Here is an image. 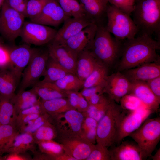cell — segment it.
Here are the masks:
<instances>
[{
	"mask_svg": "<svg viewBox=\"0 0 160 160\" xmlns=\"http://www.w3.org/2000/svg\"><path fill=\"white\" fill-rule=\"evenodd\" d=\"M160 48V41L148 35H139L124 40L118 67L119 71L159 60L157 51Z\"/></svg>",
	"mask_w": 160,
	"mask_h": 160,
	"instance_id": "cell-1",
	"label": "cell"
},
{
	"mask_svg": "<svg viewBox=\"0 0 160 160\" xmlns=\"http://www.w3.org/2000/svg\"><path fill=\"white\" fill-rule=\"evenodd\" d=\"M139 35L160 37V0H140L131 13Z\"/></svg>",
	"mask_w": 160,
	"mask_h": 160,
	"instance_id": "cell-2",
	"label": "cell"
},
{
	"mask_svg": "<svg viewBox=\"0 0 160 160\" xmlns=\"http://www.w3.org/2000/svg\"><path fill=\"white\" fill-rule=\"evenodd\" d=\"M124 41L113 37L105 25H99L87 49L98 61L108 68L120 56Z\"/></svg>",
	"mask_w": 160,
	"mask_h": 160,
	"instance_id": "cell-3",
	"label": "cell"
},
{
	"mask_svg": "<svg viewBox=\"0 0 160 160\" xmlns=\"http://www.w3.org/2000/svg\"><path fill=\"white\" fill-rule=\"evenodd\" d=\"M106 17V28L117 39H132L138 34L137 27L130 16L114 5L108 4Z\"/></svg>",
	"mask_w": 160,
	"mask_h": 160,
	"instance_id": "cell-4",
	"label": "cell"
},
{
	"mask_svg": "<svg viewBox=\"0 0 160 160\" xmlns=\"http://www.w3.org/2000/svg\"><path fill=\"white\" fill-rule=\"evenodd\" d=\"M129 136L139 147L144 159L151 156L160 140V118L147 119Z\"/></svg>",
	"mask_w": 160,
	"mask_h": 160,
	"instance_id": "cell-5",
	"label": "cell"
},
{
	"mask_svg": "<svg viewBox=\"0 0 160 160\" xmlns=\"http://www.w3.org/2000/svg\"><path fill=\"white\" fill-rule=\"evenodd\" d=\"M110 100L108 108L98 122L96 129V141L107 148L115 142L118 123L123 110L120 105Z\"/></svg>",
	"mask_w": 160,
	"mask_h": 160,
	"instance_id": "cell-6",
	"label": "cell"
},
{
	"mask_svg": "<svg viewBox=\"0 0 160 160\" xmlns=\"http://www.w3.org/2000/svg\"><path fill=\"white\" fill-rule=\"evenodd\" d=\"M85 116L75 109L50 115L49 120L56 130L57 137L81 136Z\"/></svg>",
	"mask_w": 160,
	"mask_h": 160,
	"instance_id": "cell-7",
	"label": "cell"
},
{
	"mask_svg": "<svg viewBox=\"0 0 160 160\" xmlns=\"http://www.w3.org/2000/svg\"><path fill=\"white\" fill-rule=\"evenodd\" d=\"M154 111L146 108L133 111L123 109L118 123L115 142L120 143L123 139L137 129Z\"/></svg>",
	"mask_w": 160,
	"mask_h": 160,
	"instance_id": "cell-8",
	"label": "cell"
},
{
	"mask_svg": "<svg viewBox=\"0 0 160 160\" xmlns=\"http://www.w3.org/2000/svg\"><path fill=\"white\" fill-rule=\"evenodd\" d=\"M49 57L48 49H37L22 73L18 92L25 90L30 86H33L44 75Z\"/></svg>",
	"mask_w": 160,
	"mask_h": 160,
	"instance_id": "cell-9",
	"label": "cell"
},
{
	"mask_svg": "<svg viewBox=\"0 0 160 160\" xmlns=\"http://www.w3.org/2000/svg\"><path fill=\"white\" fill-rule=\"evenodd\" d=\"M0 16V32L8 40L13 41L20 36L25 17L11 7L5 1Z\"/></svg>",
	"mask_w": 160,
	"mask_h": 160,
	"instance_id": "cell-10",
	"label": "cell"
},
{
	"mask_svg": "<svg viewBox=\"0 0 160 160\" xmlns=\"http://www.w3.org/2000/svg\"><path fill=\"white\" fill-rule=\"evenodd\" d=\"M57 31L48 26L31 21H25L20 36L27 44L42 45L51 42Z\"/></svg>",
	"mask_w": 160,
	"mask_h": 160,
	"instance_id": "cell-11",
	"label": "cell"
},
{
	"mask_svg": "<svg viewBox=\"0 0 160 160\" xmlns=\"http://www.w3.org/2000/svg\"><path fill=\"white\" fill-rule=\"evenodd\" d=\"M131 84V82L118 71L108 75L104 84L103 92L106 93L110 99L119 103L123 96L129 93Z\"/></svg>",
	"mask_w": 160,
	"mask_h": 160,
	"instance_id": "cell-12",
	"label": "cell"
},
{
	"mask_svg": "<svg viewBox=\"0 0 160 160\" xmlns=\"http://www.w3.org/2000/svg\"><path fill=\"white\" fill-rule=\"evenodd\" d=\"M65 153L76 160H86L90 155L95 144L81 136L58 138Z\"/></svg>",
	"mask_w": 160,
	"mask_h": 160,
	"instance_id": "cell-13",
	"label": "cell"
},
{
	"mask_svg": "<svg viewBox=\"0 0 160 160\" xmlns=\"http://www.w3.org/2000/svg\"><path fill=\"white\" fill-rule=\"evenodd\" d=\"M37 49L27 44L16 46L8 49L9 59L8 66L19 81L23 71Z\"/></svg>",
	"mask_w": 160,
	"mask_h": 160,
	"instance_id": "cell-14",
	"label": "cell"
},
{
	"mask_svg": "<svg viewBox=\"0 0 160 160\" xmlns=\"http://www.w3.org/2000/svg\"><path fill=\"white\" fill-rule=\"evenodd\" d=\"M68 18L56 0H49L41 12L30 20L44 25L57 27Z\"/></svg>",
	"mask_w": 160,
	"mask_h": 160,
	"instance_id": "cell-15",
	"label": "cell"
},
{
	"mask_svg": "<svg viewBox=\"0 0 160 160\" xmlns=\"http://www.w3.org/2000/svg\"><path fill=\"white\" fill-rule=\"evenodd\" d=\"M63 22V25L57 31L55 37L50 42L55 44L62 45L68 39L84 28L95 23L87 16L78 18H68Z\"/></svg>",
	"mask_w": 160,
	"mask_h": 160,
	"instance_id": "cell-16",
	"label": "cell"
},
{
	"mask_svg": "<svg viewBox=\"0 0 160 160\" xmlns=\"http://www.w3.org/2000/svg\"><path fill=\"white\" fill-rule=\"evenodd\" d=\"M49 57L69 73L76 74L78 55L64 45L49 43Z\"/></svg>",
	"mask_w": 160,
	"mask_h": 160,
	"instance_id": "cell-17",
	"label": "cell"
},
{
	"mask_svg": "<svg viewBox=\"0 0 160 160\" xmlns=\"http://www.w3.org/2000/svg\"><path fill=\"white\" fill-rule=\"evenodd\" d=\"M97 27L95 23L88 25L61 45L78 55L83 50L89 48L94 38Z\"/></svg>",
	"mask_w": 160,
	"mask_h": 160,
	"instance_id": "cell-18",
	"label": "cell"
},
{
	"mask_svg": "<svg viewBox=\"0 0 160 160\" xmlns=\"http://www.w3.org/2000/svg\"><path fill=\"white\" fill-rule=\"evenodd\" d=\"M122 74L131 82H146L160 76L159 60L142 64L124 71Z\"/></svg>",
	"mask_w": 160,
	"mask_h": 160,
	"instance_id": "cell-19",
	"label": "cell"
},
{
	"mask_svg": "<svg viewBox=\"0 0 160 160\" xmlns=\"http://www.w3.org/2000/svg\"><path fill=\"white\" fill-rule=\"evenodd\" d=\"M86 15L97 26L104 25L108 0H78Z\"/></svg>",
	"mask_w": 160,
	"mask_h": 160,
	"instance_id": "cell-20",
	"label": "cell"
},
{
	"mask_svg": "<svg viewBox=\"0 0 160 160\" xmlns=\"http://www.w3.org/2000/svg\"><path fill=\"white\" fill-rule=\"evenodd\" d=\"M132 83L129 94L136 97L147 107L155 111L159 108V100L150 89L145 82L134 81Z\"/></svg>",
	"mask_w": 160,
	"mask_h": 160,
	"instance_id": "cell-21",
	"label": "cell"
},
{
	"mask_svg": "<svg viewBox=\"0 0 160 160\" xmlns=\"http://www.w3.org/2000/svg\"><path fill=\"white\" fill-rule=\"evenodd\" d=\"M111 160H142L144 159L137 143L126 141L109 150Z\"/></svg>",
	"mask_w": 160,
	"mask_h": 160,
	"instance_id": "cell-22",
	"label": "cell"
},
{
	"mask_svg": "<svg viewBox=\"0 0 160 160\" xmlns=\"http://www.w3.org/2000/svg\"><path fill=\"white\" fill-rule=\"evenodd\" d=\"M19 81L9 66L1 68L0 96L11 100Z\"/></svg>",
	"mask_w": 160,
	"mask_h": 160,
	"instance_id": "cell-23",
	"label": "cell"
},
{
	"mask_svg": "<svg viewBox=\"0 0 160 160\" xmlns=\"http://www.w3.org/2000/svg\"><path fill=\"white\" fill-rule=\"evenodd\" d=\"M98 62L89 49L84 50L78 55L75 75L84 81L92 71Z\"/></svg>",
	"mask_w": 160,
	"mask_h": 160,
	"instance_id": "cell-24",
	"label": "cell"
},
{
	"mask_svg": "<svg viewBox=\"0 0 160 160\" xmlns=\"http://www.w3.org/2000/svg\"><path fill=\"white\" fill-rule=\"evenodd\" d=\"M32 89L37 96L43 100L67 97L66 91L61 89L54 83L39 81Z\"/></svg>",
	"mask_w": 160,
	"mask_h": 160,
	"instance_id": "cell-25",
	"label": "cell"
},
{
	"mask_svg": "<svg viewBox=\"0 0 160 160\" xmlns=\"http://www.w3.org/2000/svg\"><path fill=\"white\" fill-rule=\"evenodd\" d=\"M36 144L32 134L19 133L15 137L7 153H23L30 151L33 153L36 151Z\"/></svg>",
	"mask_w": 160,
	"mask_h": 160,
	"instance_id": "cell-26",
	"label": "cell"
},
{
	"mask_svg": "<svg viewBox=\"0 0 160 160\" xmlns=\"http://www.w3.org/2000/svg\"><path fill=\"white\" fill-rule=\"evenodd\" d=\"M37 95L32 88L31 89L18 92L11 100L14 104L16 113L28 108L37 103L39 100Z\"/></svg>",
	"mask_w": 160,
	"mask_h": 160,
	"instance_id": "cell-27",
	"label": "cell"
},
{
	"mask_svg": "<svg viewBox=\"0 0 160 160\" xmlns=\"http://www.w3.org/2000/svg\"><path fill=\"white\" fill-rule=\"evenodd\" d=\"M108 76V67L99 62L91 74L84 80L83 88L104 85Z\"/></svg>",
	"mask_w": 160,
	"mask_h": 160,
	"instance_id": "cell-28",
	"label": "cell"
},
{
	"mask_svg": "<svg viewBox=\"0 0 160 160\" xmlns=\"http://www.w3.org/2000/svg\"><path fill=\"white\" fill-rule=\"evenodd\" d=\"M17 117L11 100L0 96V125L9 124L15 126Z\"/></svg>",
	"mask_w": 160,
	"mask_h": 160,
	"instance_id": "cell-29",
	"label": "cell"
},
{
	"mask_svg": "<svg viewBox=\"0 0 160 160\" xmlns=\"http://www.w3.org/2000/svg\"><path fill=\"white\" fill-rule=\"evenodd\" d=\"M41 102L45 111L50 115L75 109L71 105L67 98H58L49 100H42Z\"/></svg>",
	"mask_w": 160,
	"mask_h": 160,
	"instance_id": "cell-30",
	"label": "cell"
},
{
	"mask_svg": "<svg viewBox=\"0 0 160 160\" xmlns=\"http://www.w3.org/2000/svg\"><path fill=\"white\" fill-rule=\"evenodd\" d=\"M19 133L14 126L0 125V156L7 153L15 137Z\"/></svg>",
	"mask_w": 160,
	"mask_h": 160,
	"instance_id": "cell-31",
	"label": "cell"
},
{
	"mask_svg": "<svg viewBox=\"0 0 160 160\" xmlns=\"http://www.w3.org/2000/svg\"><path fill=\"white\" fill-rule=\"evenodd\" d=\"M71 73L67 71L49 56L47 60L43 81L54 83L67 74Z\"/></svg>",
	"mask_w": 160,
	"mask_h": 160,
	"instance_id": "cell-32",
	"label": "cell"
},
{
	"mask_svg": "<svg viewBox=\"0 0 160 160\" xmlns=\"http://www.w3.org/2000/svg\"><path fill=\"white\" fill-rule=\"evenodd\" d=\"M84 81L75 74L69 73L54 83L60 89L65 91L78 92L83 88Z\"/></svg>",
	"mask_w": 160,
	"mask_h": 160,
	"instance_id": "cell-33",
	"label": "cell"
},
{
	"mask_svg": "<svg viewBox=\"0 0 160 160\" xmlns=\"http://www.w3.org/2000/svg\"><path fill=\"white\" fill-rule=\"evenodd\" d=\"M56 0L68 18H78L86 16L78 0Z\"/></svg>",
	"mask_w": 160,
	"mask_h": 160,
	"instance_id": "cell-34",
	"label": "cell"
},
{
	"mask_svg": "<svg viewBox=\"0 0 160 160\" xmlns=\"http://www.w3.org/2000/svg\"><path fill=\"white\" fill-rule=\"evenodd\" d=\"M111 100L104 96L99 103L95 105H89L86 111L83 113L85 116H88L95 119L97 122L106 113Z\"/></svg>",
	"mask_w": 160,
	"mask_h": 160,
	"instance_id": "cell-35",
	"label": "cell"
},
{
	"mask_svg": "<svg viewBox=\"0 0 160 160\" xmlns=\"http://www.w3.org/2000/svg\"><path fill=\"white\" fill-rule=\"evenodd\" d=\"M32 135L37 144L41 141L53 140L56 138L57 134L55 127L49 120Z\"/></svg>",
	"mask_w": 160,
	"mask_h": 160,
	"instance_id": "cell-36",
	"label": "cell"
},
{
	"mask_svg": "<svg viewBox=\"0 0 160 160\" xmlns=\"http://www.w3.org/2000/svg\"><path fill=\"white\" fill-rule=\"evenodd\" d=\"M37 144L40 151L52 156V160L65 152L61 144L53 140L41 141Z\"/></svg>",
	"mask_w": 160,
	"mask_h": 160,
	"instance_id": "cell-37",
	"label": "cell"
},
{
	"mask_svg": "<svg viewBox=\"0 0 160 160\" xmlns=\"http://www.w3.org/2000/svg\"><path fill=\"white\" fill-rule=\"evenodd\" d=\"M98 122L93 118L88 116L85 118L82 127L81 137L95 144L96 141V129Z\"/></svg>",
	"mask_w": 160,
	"mask_h": 160,
	"instance_id": "cell-38",
	"label": "cell"
},
{
	"mask_svg": "<svg viewBox=\"0 0 160 160\" xmlns=\"http://www.w3.org/2000/svg\"><path fill=\"white\" fill-rule=\"evenodd\" d=\"M120 102L121 107L126 110L133 111L141 108H148L136 97L131 94H127L123 96Z\"/></svg>",
	"mask_w": 160,
	"mask_h": 160,
	"instance_id": "cell-39",
	"label": "cell"
},
{
	"mask_svg": "<svg viewBox=\"0 0 160 160\" xmlns=\"http://www.w3.org/2000/svg\"><path fill=\"white\" fill-rule=\"evenodd\" d=\"M50 115L44 113L37 118L28 121L24 127L20 130V132L33 133L40 127L49 120Z\"/></svg>",
	"mask_w": 160,
	"mask_h": 160,
	"instance_id": "cell-40",
	"label": "cell"
},
{
	"mask_svg": "<svg viewBox=\"0 0 160 160\" xmlns=\"http://www.w3.org/2000/svg\"><path fill=\"white\" fill-rule=\"evenodd\" d=\"M108 148L102 144L97 143L86 160H111L110 151Z\"/></svg>",
	"mask_w": 160,
	"mask_h": 160,
	"instance_id": "cell-41",
	"label": "cell"
},
{
	"mask_svg": "<svg viewBox=\"0 0 160 160\" xmlns=\"http://www.w3.org/2000/svg\"><path fill=\"white\" fill-rule=\"evenodd\" d=\"M49 0H28L27 5V17L31 19L38 15Z\"/></svg>",
	"mask_w": 160,
	"mask_h": 160,
	"instance_id": "cell-42",
	"label": "cell"
},
{
	"mask_svg": "<svg viewBox=\"0 0 160 160\" xmlns=\"http://www.w3.org/2000/svg\"><path fill=\"white\" fill-rule=\"evenodd\" d=\"M108 2L130 16L134 9L136 0H108Z\"/></svg>",
	"mask_w": 160,
	"mask_h": 160,
	"instance_id": "cell-43",
	"label": "cell"
},
{
	"mask_svg": "<svg viewBox=\"0 0 160 160\" xmlns=\"http://www.w3.org/2000/svg\"><path fill=\"white\" fill-rule=\"evenodd\" d=\"M28 0H5L12 8L27 17V5Z\"/></svg>",
	"mask_w": 160,
	"mask_h": 160,
	"instance_id": "cell-44",
	"label": "cell"
},
{
	"mask_svg": "<svg viewBox=\"0 0 160 160\" xmlns=\"http://www.w3.org/2000/svg\"><path fill=\"white\" fill-rule=\"evenodd\" d=\"M47 112L43 108L41 101L39 100L33 105L20 111L17 115L16 120L29 114L36 113L43 114Z\"/></svg>",
	"mask_w": 160,
	"mask_h": 160,
	"instance_id": "cell-45",
	"label": "cell"
},
{
	"mask_svg": "<svg viewBox=\"0 0 160 160\" xmlns=\"http://www.w3.org/2000/svg\"><path fill=\"white\" fill-rule=\"evenodd\" d=\"M145 82L155 96L160 100V76Z\"/></svg>",
	"mask_w": 160,
	"mask_h": 160,
	"instance_id": "cell-46",
	"label": "cell"
},
{
	"mask_svg": "<svg viewBox=\"0 0 160 160\" xmlns=\"http://www.w3.org/2000/svg\"><path fill=\"white\" fill-rule=\"evenodd\" d=\"M103 85H98L83 88L81 92L87 101L89 98L93 94L97 93L103 92Z\"/></svg>",
	"mask_w": 160,
	"mask_h": 160,
	"instance_id": "cell-47",
	"label": "cell"
},
{
	"mask_svg": "<svg viewBox=\"0 0 160 160\" xmlns=\"http://www.w3.org/2000/svg\"><path fill=\"white\" fill-rule=\"evenodd\" d=\"M9 63L8 49L0 44V68L9 66Z\"/></svg>",
	"mask_w": 160,
	"mask_h": 160,
	"instance_id": "cell-48",
	"label": "cell"
},
{
	"mask_svg": "<svg viewBox=\"0 0 160 160\" xmlns=\"http://www.w3.org/2000/svg\"><path fill=\"white\" fill-rule=\"evenodd\" d=\"M67 97L71 105L75 109L78 111L79 100V92L75 91H66Z\"/></svg>",
	"mask_w": 160,
	"mask_h": 160,
	"instance_id": "cell-49",
	"label": "cell"
},
{
	"mask_svg": "<svg viewBox=\"0 0 160 160\" xmlns=\"http://www.w3.org/2000/svg\"><path fill=\"white\" fill-rule=\"evenodd\" d=\"M23 153H9L4 156V160H27L31 159Z\"/></svg>",
	"mask_w": 160,
	"mask_h": 160,
	"instance_id": "cell-50",
	"label": "cell"
},
{
	"mask_svg": "<svg viewBox=\"0 0 160 160\" xmlns=\"http://www.w3.org/2000/svg\"><path fill=\"white\" fill-rule=\"evenodd\" d=\"M79 95L78 111L84 113L86 111L89 105L81 92H79Z\"/></svg>",
	"mask_w": 160,
	"mask_h": 160,
	"instance_id": "cell-51",
	"label": "cell"
},
{
	"mask_svg": "<svg viewBox=\"0 0 160 160\" xmlns=\"http://www.w3.org/2000/svg\"><path fill=\"white\" fill-rule=\"evenodd\" d=\"M103 92L97 93L92 95L87 101L89 105H96L100 102L104 97Z\"/></svg>",
	"mask_w": 160,
	"mask_h": 160,
	"instance_id": "cell-52",
	"label": "cell"
},
{
	"mask_svg": "<svg viewBox=\"0 0 160 160\" xmlns=\"http://www.w3.org/2000/svg\"><path fill=\"white\" fill-rule=\"evenodd\" d=\"M54 160H76V159L64 152L62 154L54 158Z\"/></svg>",
	"mask_w": 160,
	"mask_h": 160,
	"instance_id": "cell-53",
	"label": "cell"
},
{
	"mask_svg": "<svg viewBox=\"0 0 160 160\" xmlns=\"http://www.w3.org/2000/svg\"><path fill=\"white\" fill-rule=\"evenodd\" d=\"M151 158L153 160H160V149L157 151L155 154L151 156Z\"/></svg>",
	"mask_w": 160,
	"mask_h": 160,
	"instance_id": "cell-54",
	"label": "cell"
},
{
	"mask_svg": "<svg viewBox=\"0 0 160 160\" xmlns=\"http://www.w3.org/2000/svg\"><path fill=\"white\" fill-rule=\"evenodd\" d=\"M5 0H0V7H2Z\"/></svg>",
	"mask_w": 160,
	"mask_h": 160,
	"instance_id": "cell-55",
	"label": "cell"
},
{
	"mask_svg": "<svg viewBox=\"0 0 160 160\" xmlns=\"http://www.w3.org/2000/svg\"><path fill=\"white\" fill-rule=\"evenodd\" d=\"M140 0H136V2H137V1H139Z\"/></svg>",
	"mask_w": 160,
	"mask_h": 160,
	"instance_id": "cell-56",
	"label": "cell"
},
{
	"mask_svg": "<svg viewBox=\"0 0 160 160\" xmlns=\"http://www.w3.org/2000/svg\"></svg>",
	"mask_w": 160,
	"mask_h": 160,
	"instance_id": "cell-57",
	"label": "cell"
}]
</instances>
